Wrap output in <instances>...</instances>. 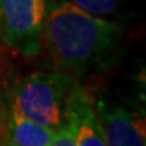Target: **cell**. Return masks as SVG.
<instances>
[{"instance_id": "cell-1", "label": "cell", "mask_w": 146, "mask_h": 146, "mask_svg": "<svg viewBox=\"0 0 146 146\" xmlns=\"http://www.w3.org/2000/svg\"><path fill=\"white\" fill-rule=\"evenodd\" d=\"M121 33L116 23L64 0H52L45 11L42 43L58 70L81 78L109 57Z\"/></svg>"}, {"instance_id": "cell-2", "label": "cell", "mask_w": 146, "mask_h": 146, "mask_svg": "<svg viewBox=\"0 0 146 146\" xmlns=\"http://www.w3.org/2000/svg\"><path fill=\"white\" fill-rule=\"evenodd\" d=\"M75 84V78L61 70L35 72L17 85L11 110L54 130L63 122L64 104Z\"/></svg>"}, {"instance_id": "cell-3", "label": "cell", "mask_w": 146, "mask_h": 146, "mask_svg": "<svg viewBox=\"0 0 146 146\" xmlns=\"http://www.w3.org/2000/svg\"><path fill=\"white\" fill-rule=\"evenodd\" d=\"M45 0H0L5 40L25 57H35L42 45Z\"/></svg>"}, {"instance_id": "cell-4", "label": "cell", "mask_w": 146, "mask_h": 146, "mask_svg": "<svg viewBox=\"0 0 146 146\" xmlns=\"http://www.w3.org/2000/svg\"><path fill=\"white\" fill-rule=\"evenodd\" d=\"M106 145L140 146L146 143L143 113L116 106L104 98L94 103Z\"/></svg>"}, {"instance_id": "cell-5", "label": "cell", "mask_w": 146, "mask_h": 146, "mask_svg": "<svg viewBox=\"0 0 146 146\" xmlns=\"http://www.w3.org/2000/svg\"><path fill=\"white\" fill-rule=\"evenodd\" d=\"M63 122L72 128L76 146L106 145L94 102L78 84L73 85L67 96L64 104Z\"/></svg>"}, {"instance_id": "cell-6", "label": "cell", "mask_w": 146, "mask_h": 146, "mask_svg": "<svg viewBox=\"0 0 146 146\" xmlns=\"http://www.w3.org/2000/svg\"><path fill=\"white\" fill-rule=\"evenodd\" d=\"M52 128L11 110L5 128V145L12 146H49Z\"/></svg>"}, {"instance_id": "cell-7", "label": "cell", "mask_w": 146, "mask_h": 146, "mask_svg": "<svg viewBox=\"0 0 146 146\" xmlns=\"http://www.w3.org/2000/svg\"><path fill=\"white\" fill-rule=\"evenodd\" d=\"M97 17L115 14L121 0H64Z\"/></svg>"}, {"instance_id": "cell-8", "label": "cell", "mask_w": 146, "mask_h": 146, "mask_svg": "<svg viewBox=\"0 0 146 146\" xmlns=\"http://www.w3.org/2000/svg\"><path fill=\"white\" fill-rule=\"evenodd\" d=\"M49 146H76L75 134L67 124L61 122L58 127L54 128Z\"/></svg>"}, {"instance_id": "cell-9", "label": "cell", "mask_w": 146, "mask_h": 146, "mask_svg": "<svg viewBox=\"0 0 146 146\" xmlns=\"http://www.w3.org/2000/svg\"><path fill=\"white\" fill-rule=\"evenodd\" d=\"M6 46V40H5V33H3V25H2V18H0V49Z\"/></svg>"}]
</instances>
